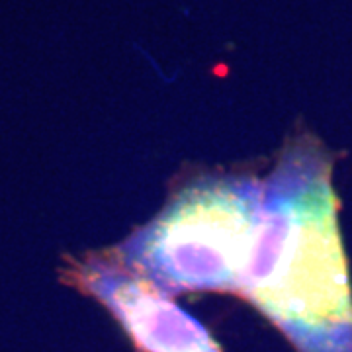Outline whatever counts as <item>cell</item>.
<instances>
[{"label": "cell", "instance_id": "3", "mask_svg": "<svg viewBox=\"0 0 352 352\" xmlns=\"http://www.w3.org/2000/svg\"><path fill=\"white\" fill-rule=\"evenodd\" d=\"M63 280L110 311L141 352H219L200 321L110 252L67 258Z\"/></svg>", "mask_w": 352, "mask_h": 352}, {"label": "cell", "instance_id": "2", "mask_svg": "<svg viewBox=\"0 0 352 352\" xmlns=\"http://www.w3.org/2000/svg\"><path fill=\"white\" fill-rule=\"evenodd\" d=\"M263 210V182L245 173L186 180L149 223L110 254L168 294H239Z\"/></svg>", "mask_w": 352, "mask_h": 352}, {"label": "cell", "instance_id": "1", "mask_svg": "<svg viewBox=\"0 0 352 352\" xmlns=\"http://www.w3.org/2000/svg\"><path fill=\"white\" fill-rule=\"evenodd\" d=\"M331 192V161L289 141L263 180L261 226L239 296L300 352H352V300Z\"/></svg>", "mask_w": 352, "mask_h": 352}]
</instances>
